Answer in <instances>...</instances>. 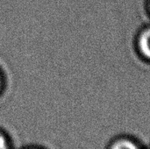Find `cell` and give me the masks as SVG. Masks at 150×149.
Instances as JSON below:
<instances>
[{"label":"cell","instance_id":"1","mask_svg":"<svg viewBox=\"0 0 150 149\" xmlns=\"http://www.w3.org/2000/svg\"><path fill=\"white\" fill-rule=\"evenodd\" d=\"M107 149H142L141 145L132 138L120 137L113 140Z\"/></svg>","mask_w":150,"mask_h":149},{"label":"cell","instance_id":"3","mask_svg":"<svg viewBox=\"0 0 150 149\" xmlns=\"http://www.w3.org/2000/svg\"><path fill=\"white\" fill-rule=\"evenodd\" d=\"M0 149H9V145L5 137L0 133Z\"/></svg>","mask_w":150,"mask_h":149},{"label":"cell","instance_id":"2","mask_svg":"<svg viewBox=\"0 0 150 149\" xmlns=\"http://www.w3.org/2000/svg\"><path fill=\"white\" fill-rule=\"evenodd\" d=\"M139 47L142 54L150 60V28L146 29L139 40Z\"/></svg>","mask_w":150,"mask_h":149},{"label":"cell","instance_id":"4","mask_svg":"<svg viewBox=\"0 0 150 149\" xmlns=\"http://www.w3.org/2000/svg\"><path fill=\"white\" fill-rule=\"evenodd\" d=\"M149 149H150V148H149Z\"/></svg>","mask_w":150,"mask_h":149}]
</instances>
